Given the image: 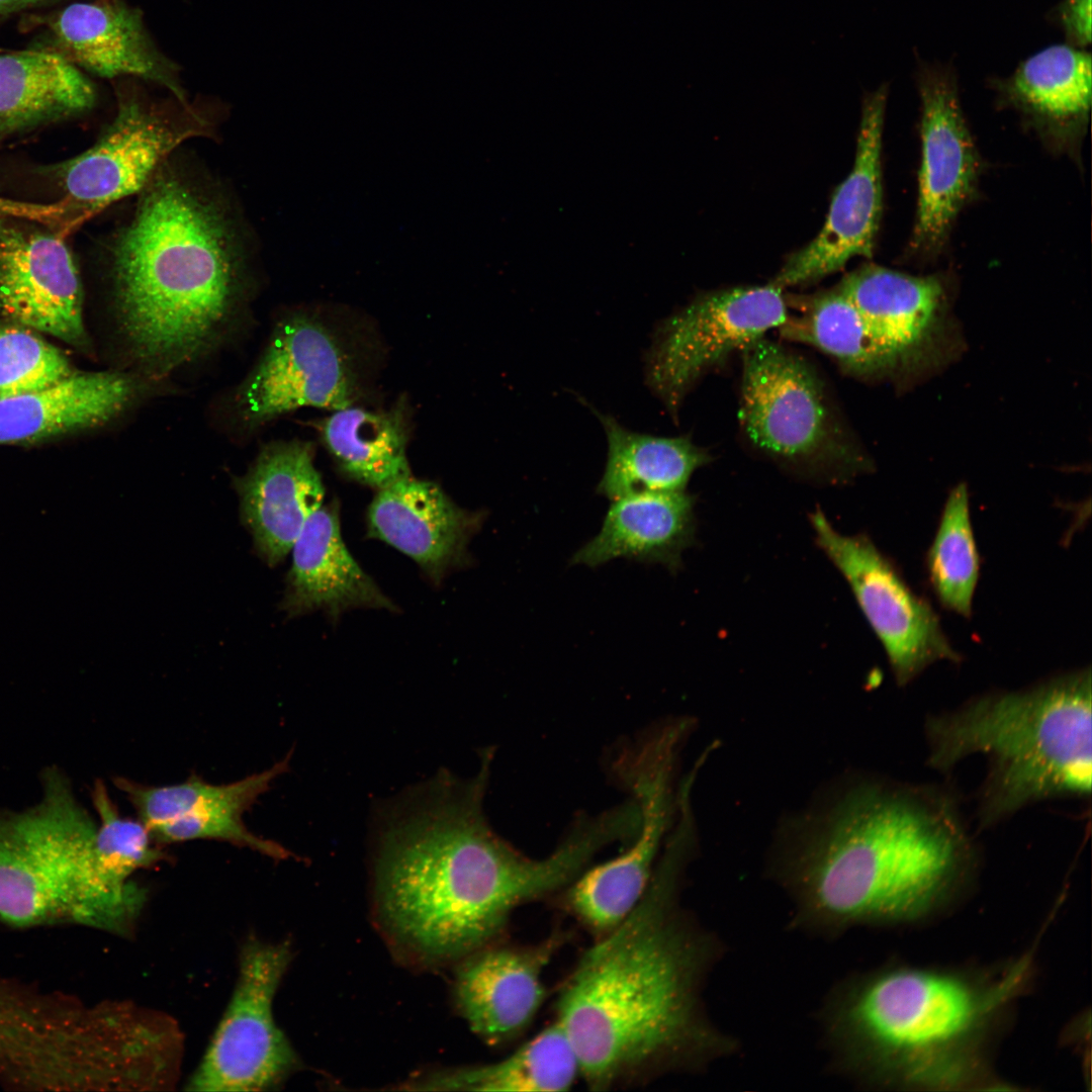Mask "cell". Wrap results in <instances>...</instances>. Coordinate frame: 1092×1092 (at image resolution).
I'll return each mask as SVG.
<instances>
[{
  "label": "cell",
  "mask_w": 1092,
  "mask_h": 1092,
  "mask_svg": "<svg viewBox=\"0 0 1092 1092\" xmlns=\"http://www.w3.org/2000/svg\"><path fill=\"white\" fill-rule=\"evenodd\" d=\"M695 836L690 818L675 822L637 906L582 953L559 991L555 1020L590 1090L701 1071L736 1051L704 1009L719 943L681 905Z\"/></svg>",
  "instance_id": "cell-1"
},
{
  "label": "cell",
  "mask_w": 1092,
  "mask_h": 1092,
  "mask_svg": "<svg viewBox=\"0 0 1092 1092\" xmlns=\"http://www.w3.org/2000/svg\"><path fill=\"white\" fill-rule=\"evenodd\" d=\"M491 754L465 782L440 778L387 821L378 839L375 904L387 937L421 963H445L493 944L514 911L563 891L608 844L576 819L547 856H527L482 810Z\"/></svg>",
  "instance_id": "cell-2"
},
{
  "label": "cell",
  "mask_w": 1092,
  "mask_h": 1092,
  "mask_svg": "<svg viewBox=\"0 0 1092 1092\" xmlns=\"http://www.w3.org/2000/svg\"><path fill=\"white\" fill-rule=\"evenodd\" d=\"M788 827L775 872L797 923L823 934L915 919L975 858L953 799L929 787L861 781Z\"/></svg>",
  "instance_id": "cell-3"
},
{
  "label": "cell",
  "mask_w": 1092,
  "mask_h": 1092,
  "mask_svg": "<svg viewBox=\"0 0 1092 1092\" xmlns=\"http://www.w3.org/2000/svg\"><path fill=\"white\" fill-rule=\"evenodd\" d=\"M110 254L120 331L135 358L157 371L210 348L242 295V252L223 205L166 162Z\"/></svg>",
  "instance_id": "cell-4"
},
{
  "label": "cell",
  "mask_w": 1092,
  "mask_h": 1092,
  "mask_svg": "<svg viewBox=\"0 0 1092 1092\" xmlns=\"http://www.w3.org/2000/svg\"><path fill=\"white\" fill-rule=\"evenodd\" d=\"M1020 970L981 984L962 975L892 968L834 988L822 1010L837 1065L874 1082L944 1084L966 1071L969 1048L1016 987Z\"/></svg>",
  "instance_id": "cell-5"
},
{
  "label": "cell",
  "mask_w": 1092,
  "mask_h": 1092,
  "mask_svg": "<svg viewBox=\"0 0 1092 1092\" xmlns=\"http://www.w3.org/2000/svg\"><path fill=\"white\" fill-rule=\"evenodd\" d=\"M1091 671L1081 669L1017 692L988 694L925 724L928 763L948 770L975 753L988 772L982 825L1029 804L1091 794Z\"/></svg>",
  "instance_id": "cell-6"
},
{
  "label": "cell",
  "mask_w": 1092,
  "mask_h": 1092,
  "mask_svg": "<svg viewBox=\"0 0 1092 1092\" xmlns=\"http://www.w3.org/2000/svg\"><path fill=\"white\" fill-rule=\"evenodd\" d=\"M97 823L49 768L34 806L0 809V919L14 927L92 926L99 896Z\"/></svg>",
  "instance_id": "cell-7"
},
{
  "label": "cell",
  "mask_w": 1092,
  "mask_h": 1092,
  "mask_svg": "<svg viewBox=\"0 0 1092 1092\" xmlns=\"http://www.w3.org/2000/svg\"><path fill=\"white\" fill-rule=\"evenodd\" d=\"M741 355L739 421L755 450L825 482H843L871 467L813 365L765 337Z\"/></svg>",
  "instance_id": "cell-8"
},
{
  "label": "cell",
  "mask_w": 1092,
  "mask_h": 1092,
  "mask_svg": "<svg viewBox=\"0 0 1092 1092\" xmlns=\"http://www.w3.org/2000/svg\"><path fill=\"white\" fill-rule=\"evenodd\" d=\"M775 283L704 293L655 328L644 357L648 388L672 417L708 372L742 352L788 316Z\"/></svg>",
  "instance_id": "cell-9"
},
{
  "label": "cell",
  "mask_w": 1092,
  "mask_h": 1092,
  "mask_svg": "<svg viewBox=\"0 0 1092 1092\" xmlns=\"http://www.w3.org/2000/svg\"><path fill=\"white\" fill-rule=\"evenodd\" d=\"M291 953L285 943L249 938L242 947L234 993L186 1089L264 1091L297 1067L296 1056L277 1026L272 1005Z\"/></svg>",
  "instance_id": "cell-10"
},
{
  "label": "cell",
  "mask_w": 1092,
  "mask_h": 1092,
  "mask_svg": "<svg viewBox=\"0 0 1092 1092\" xmlns=\"http://www.w3.org/2000/svg\"><path fill=\"white\" fill-rule=\"evenodd\" d=\"M209 130L207 121L188 107L179 112L134 92L120 94L116 114L100 139L51 170L75 226L140 194L180 144Z\"/></svg>",
  "instance_id": "cell-11"
},
{
  "label": "cell",
  "mask_w": 1092,
  "mask_h": 1092,
  "mask_svg": "<svg viewBox=\"0 0 1092 1092\" xmlns=\"http://www.w3.org/2000/svg\"><path fill=\"white\" fill-rule=\"evenodd\" d=\"M810 523L818 547L848 583L900 686L936 661L961 659L931 605L912 590L869 536L841 534L820 510L810 515Z\"/></svg>",
  "instance_id": "cell-12"
},
{
  "label": "cell",
  "mask_w": 1092,
  "mask_h": 1092,
  "mask_svg": "<svg viewBox=\"0 0 1092 1092\" xmlns=\"http://www.w3.org/2000/svg\"><path fill=\"white\" fill-rule=\"evenodd\" d=\"M915 80L922 155L909 252L929 257L945 246L958 214L974 195L980 160L962 110L953 66L917 58Z\"/></svg>",
  "instance_id": "cell-13"
},
{
  "label": "cell",
  "mask_w": 1092,
  "mask_h": 1092,
  "mask_svg": "<svg viewBox=\"0 0 1092 1092\" xmlns=\"http://www.w3.org/2000/svg\"><path fill=\"white\" fill-rule=\"evenodd\" d=\"M0 214V313L9 322L84 347L83 289L60 232Z\"/></svg>",
  "instance_id": "cell-14"
},
{
  "label": "cell",
  "mask_w": 1092,
  "mask_h": 1092,
  "mask_svg": "<svg viewBox=\"0 0 1092 1092\" xmlns=\"http://www.w3.org/2000/svg\"><path fill=\"white\" fill-rule=\"evenodd\" d=\"M353 385L344 355L321 323L286 318L237 393L243 420L259 425L302 406H350Z\"/></svg>",
  "instance_id": "cell-15"
},
{
  "label": "cell",
  "mask_w": 1092,
  "mask_h": 1092,
  "mask_svg": "<svg viewBox=\"0 0 1092 1092\" xmlns=\"http://www.w3.org/2000/svg\"><path fill=\"white\" fill-rule=\"evenodd\" d=\"M888 83L863 96L854 165L836 188L826 221L806 247L792 254L772 283L784 288L816 282L855 256L873 257L882 215V135Z\"/></svg>",
  "instance_id": "cell-16"
},
{
  "label": "cell",
  "mask_w": 1092,
  "mask_h": 1092,
  "mask_svg": "<svg viewBox=\"0 0 1092 1092\" xmlns=\"http://www.w3.org/2000/svg\"><path fill=\"white\" fill-rule=\"evenodd\" d=\"M46 50L102 78L157 83L186 104L177 66L156 46L141 11L122 0L72 3L49 16Z\"/></svg>",
  "instance_id": "cell-17"
},
{
  "label": "cell",
  "mask_w": 1092,
  "mask_h": 1092,
  "mask_svg": "<svg viewBox=\"0 0 1092 1092\" xmlns=\"http://www.w3.org/2000/svg\"><path fill=\"white\" fill-rule=\"evenodd\" d=\"M566 938L556 931L533 945L490 944L464 958L455 998L478 1036L496 1045L528 1029L546 998L543 973Z\"/></svg>",
  "instance_id": "cell-18"
},
{
  "label": "cell",
  "mask_w": 1092,
  "mask_h": 1092,
  "mask_svg": "<svg viewBox=\"0 0 1092 1092\" xmlns=\"http://www.w3.org/2000/svg\"><path fill=\"white\" fill-rule=\"evenodd\" d=\"M481 520L436 483L411 476L379 489L367 515L368 534L411 557L434 582L467 561Z\"/></svg>",
  "instance_id": "cell-19"
},
{
  "label": "cell",
  "mask_w": 1092,
  "mask_h": 1092,
  "mask_svg": "<svg viewBox=\"0 0 1092 1092\" xmlns=\"http://www.w3.org/2000/svg\"><path fill=\"white\" fill-rule=\"evenodd\" d=\"M236 488L242 521L271 566L286 557L325 495L311 447L299 441L266 446Z\"/></svg>",
  "instance_id": "cell-20"
},
{
  "label": "cell",
  "mask_w": 1092,
  "mask_h": 1092,
  "mask_svg": "<svg viewBox=\"0 0 1092 1092\" xmlns=\"http://www.w3.org/2000/svg\"><path fill=\"white\" fill-rule=\"evenodd\" d=\"M291 550L283 602L289 615L322 610L338 617L355 608L395 610L346 548L333 506H322L309 517Z\"/></svg>",
  "instance_id": "cell-21"
},
{
  "label": "cell",
  "mask_w": 1092,
  "mask_h": 1092,
  "mask_svg": "<svg viewBox=\"0 0 1092 1092\" xmlns=\"http://www.w3.org/2000/svg\"><path fill=\"white\" fill-rule=\"evenodd\" d=\"M695 496L687 491L643 492L612 500L599 533L571 558L596 567L616 558L659 563L674 572L695 542Z\"/></svg>",
  "instance_id": "cell-22"
},
{
  "label": "cell",
  "mask_w": 1092,
  "mask_h": 1092,
  "mask_svg": "<svg viewBox=\"0 0 1092 1092\" xmlns=\"http://www.w3.org/2000/svg\"><path fill=\"white\" fill-rule=\"evenodd\" d=\"M138 382L116 372H78L31 392L0 398V445L33 443L100 426L127 407Z\"/></svg>",
  "instance_id": "cell-23"
},
{
  "label": "cell",
  "mask_w": 1092,
  "mask_h": 1092,
  "mask_svg": "<svg viewBox=\"0 0 1092 1092\" xmlns=\"http://www.w3.org/2000/svg\"><path fill=\"white\" fill-rule=\"evenodd\" d=\"M1012 106L1058 143H1070L1088 123L1092 63L1087 50L1053 44L1023 60L1010 76L989 80Z\"/></svg>",
  "instance_id": "cell-24"
},
{
  "label": "cell",
  "mask_w": 1092,
  "mask_h": 1092,
  "mask_svg": "<svg viewBox=\"0 0 1092 1092\" xmlns=\"http://www.w3.org/2000/svg\"><path fill=\"white\" fill-rule=\"evenodd\" d=\"M838 288L853 302L896 366L919 357L938 332L943 288L936 277H918L878 265L847 274Z\"/></svg>",
  "instance_id": "cell-25"
},
{
  "label": "cell",
  "mask_w": 1092,
  "mask_h": 1092,
  "mask_svg": "<svg viewBox=\"0 0 1092 1092\" xmlns=\"http://www.w3.org/2000/svg\"><path fill=\"white\" fill-rule=\"evenodd\" d=\"M95 101L86 75L52 51L0 54V135L87 112Z\"/></svg>",
  "instance_id": "cell-26"
},
{
  "label": "cell",
  "mask_w": 1092,
  "mask_h": 1092,
  "mask_svg": "<svg viewBox=\"0 0 1092 1092\" xmlns=\"http://www.w3.org/2000/svg\"><path fill=\"white\" fill-rule=\"evenodd\" d=\"M594 412L608 443L597 492L611 500L634 493L686 491L694 472L712 460L709 452L688 436L633 432L612 416Z\"/></svg>",
  "instance_id": "cell-27"
},
{
  "label": "cell",
  "mask_w": 1092,
  "mask_h": 1092,
  "mask_svg": "<svg viewBox=\"0 0 1092 1092\" xmlns=\"http://www.w3.org/2000/svg\"><path fill=\"white\" fill-rule=\"evenodd\" d=\"M580 1076L576 1053L554 1020L503 1060L423 1082L427 1089L553 1092L568 1090Z\"/></svg>",
  "instance_id": "cell-28"
},
{
  "label": "cell",
  "mask_w": 1092,
  "mask_h": 1092,
  "mask_svg": "<svg viewBox=\"0 0 1092 1092\" xmlns=\"http://www.w3.org/2000/svg\"><path fill=\"white\" fill-rule=\"evenodd\" d=\"M779 330L784 338L830 356L844 372L858 378L881 377L897 368L838 286L808 298L801 312L788 314Z\"/></svg>",
  "instance_id": "cell-29"
},
{
  "label": "cell",
  "mask_w": 1092,
  "mask_h": 1092,
  "mask_svg": "<svg viewBox=\"0 0 1092 1092\" xmlns=\"http://www.w3.org/2000/svg\"><path fill=\"white\" fill-rule=\"evenodd\" d=\"M323 435L340 467L361 483L382 489L411 476L404 429L396 413L338 410L326 420Z\"/></svg>",
  "instance_id": "cell-30"
},
{
  "label": "cell",
  "mask_w": 1092,
  "mask_h": 1092,
  "mask_svg": "<svg viewBox=\"0 0 1092 1092\" xmlns=\"http://www.w3.org/2000/svg\"><path fill=\"white\" fill-rule=\"evenodd\" d=\"M272 765L244 779L224 784L216 793L200 801L187 814L150 830L160 844L192 840H217L247 847L274 858L288 854L280 844L256 835L243 821L244 814L268 791L279 776Z\"/></svg>",
  "instance_id": "cell-31"
},
{
  "label": "cell",
  "mask_w": 1092,
  "mask_h": 1092,
  "mask_svg": "<svg viewBox=\"0 0 1092 1092\" xmlns=\"http://www.w3.org/2000/svg\"><path fill=\"white\" fill-rule=\"evenodd\" d=\"M931 587L941 605L963 617L972 614L980 557L970 516L966 484L948 494L926 555Z\"/></svg>",
  "instance_id": "cell-32"
},
{
  "label": "cell",
  "mask_w": 1092,
  "mask_h": 1092,
  "mask_svg": "<svg viewBox=\"0 0 1092 1092\" xmlns=\"http://www.w3.org/2000/svg\"><path fill=\"white\" fill-rule=\"evenodd\" d=\"M75 372L66 355L36 331L0 324V398L52 386Z\"/></svg>",
  "instance_id": "cell-33"
},
{
  "label": "cell",
  "mask_w": 1092,
  "mask_h": 1092,
  "mask_svg": "<svg viewBox=\"0 0 1092 1092\" xmlns=\"http://www.w3.org/2000/svg\"><path fill=\"white\" fill-rule=\"evenodd\" d=\"M1092 0H1061L1048 18L1064 33L1067 44L1086 50L1091 43Z\"/></svg>",
  "instance_id": "cell-34"
},
{
  "label": "cell",
  "mask_w": 1092,
  "mask_h": 1092,
  "mask_svg": "<svg viewBox=\"0 0 1092 1092\" xmlns=\"http://www.w3.org/2000/svg\"><path fill=\"white\" fill-rule=\"evenodd\" d=\"M19 10L17 0H0V16H6Z\"/></svg>",
  "instance_id": "cell-35"
},
{
  "label": "cell",
  "mask_w": 1092,
  "mask_h": 1092,
  "mask_svg": "<svg viewBox=\"0 0 1092 1092\" xmlns=\"http://www.w3.org/2000/svg\"><path fill=\"white\" fill-rule=\"evenodd\" d=\"M46 0H17L18 9L30 7L39 4Z\"/></svg>",
  "instance_id": "cell-36"
}]
</instances>
